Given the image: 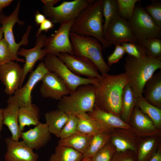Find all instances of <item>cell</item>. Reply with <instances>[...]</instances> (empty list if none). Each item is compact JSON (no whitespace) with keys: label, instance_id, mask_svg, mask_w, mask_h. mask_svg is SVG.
Listing matches in <instances>:
<instances>
[{"label":"cell","instance_id":"cell-1","mask_svg":"<svg viewBox=\"0 0 161 161\" xmlns=\"http://www.w3.org/2000/svg\"><path fill=\"white\" fill-rule=\"evenodd\" d=\"M125 72L111 75H100L93 84L95 95V106L104 111L120 117L122 96L125 86L128 83Z\"/></svg>","mask_w":161,"mask_h":161},{"label":"cell","instance_id":"cell-2","mask_svg":"<svg viewBox=\"0 0 161 161\" xmlns=\"http://www.w3.org/2000/svg\"><path fill=\"white\" fill-rule=\"evenodd\" d=\"M161 69V58L146 56L138 58L128 55L125 59V73L136 98L143 96L145 83L155 72Z\"/></svg>","mask_w":161,"mask_h":161},{"label":"cell","instance_id":"cell-3","mask_svg":"<svg viewBox=\"0 0 161 161\" xmlns=\"http://www.w3.org/2000/svg\"><path fill=\"white\" fill-rule=\"evenodd\" d=\"M103 0H94L75 18L70 31L98 40L103 49L108 47L103 34Z\"/></svg>","mask_w":161,"mask_h":161},{"label":"cell","instance_id":"cell-4","mask_svg":"<svg viewBox=\"0 0 161 161\" xmlns=\"http://www.w3.org/2000/svg\"><path fill=\"white\" fill-rule=\"evenodd\" d=\"M69 37L74 55L83 57L93 62L101 75L108 73L110 68L105 61L103 55V46L95 38L71 32Z\"/></svg>","mask_w":161,"mask_h":161},{"label":"cell","instance_id":"cell-5","mask_svg":"<svg viewBox=\"0 0 161 161\" xmlns=\"http://www.w3.org/2000/svg\"><path fill=\"white\" fill-rule=\"evenodd\" d=\"M95 103L94 88L89 84L80 86L69 95L64 96L57 107L68 115L77 116L92 111Z\"/></svg>","mask_w":161,"mask_h":161},{"label":"cell","instance_id":"cell-6","mask_svg":"<svg viewBox=\"0 0 161 161\" xmlns=\"http://www.w3.org/2000/svg\"><path fill=\"white\" fill-rule=\"evenodd\" d=\"M136 4L131 18L127 22L137 40L161 38V27L157 25L142 6Z\"/></svg>","mask_w":161,"mask_h":161},{"label":"cell","instance_id":"cell-7","mask_svg":"<svg viewBox=\"0 0 161 161\" xmlns=\"http://www.w3.org/2000/svg\"><path fill=\"white\" fill-rule=\"evenodd\" d=\"M44 64L50 72L55 74L65 83L71 93L79 86L96 83L97 78H84L71 72L56 55L47 54L44 58Z\"/></svg>","mask_w":161,"mask_h":161},{"label":"cell","instance_id":"cell-8","mask_svg":"<svg viewBox=\"0 0 161 161\" xmlns=\"http://www.w3.org/2000/svg\"><path fill=\"white\" fill-rule=\"evenodd\" d=\"M93 0H75L64 1L54 7L44 6L43 12L46 17L54 23H60L75 19L79 13Z\"/></svg>","mask_w":161,"mask_h":161},{"label":"cell","instance_id":"cell-9","mask_svg":"<svg viewBox=\"0 0 161 161\" xmlns=\"http://www.w3.org/2000/svg\"><path fill=\"white\" fill-rule=\"evenodd\" d=\"M20 7V2L19 1L12 13L9 16H6L3 14H0V23L3 32L4 38L9 44L13 54L18 56L17 52L20 46L22 45L27 46L29 43L28 38L32 29V27L29 25L22 36L21 41L16 43L14 38L13 28L16 23L19 25L24 24V22L19 20L18 16Z\"/></svg>","mask_w":161,"mask_h":161},{"label":"cell","instance_id":"cell-10","mask_svg":"<svg viewBox=\"0 0 161 161\" xmlns=\"http://www.w3.org/2000/svg\"><path fill=\"white\" fill-rule=\"evenodd\" d=\"M74 19L61 23L55 32L47 37L45 41L44 49L47 54L56 55L60 53L65 52L74 55L69 34Z\"/></svg>","mask_w":161,"mask_h":161},{"label":"cell","instance_id":"cell-11","mask_svg":"<svg viewBox=\"0 0 161 161\" xmlns=\"http://www.w3.org/2000/svg\"><path fill=\"white\" fill-rule=\"evenodd\" d=\"M48 72L44 61H42L31 72L24 85L18 89L13 96H10L8 98L7 103H16L20 108L31 107L32 104L31 96L32 90L35 85Z\"/></svg>","mask_w":161,"mask_h":161},{"label":"cell","instance_id":"cell-12","mask_svg":"<svg viewBox=\"0 0 161 161\" xmlns=\"http://www.w3.org/2000/svg\"><path fill=\"white\" fill-rule=\"evenodd\" d=\"M104 38L108 47L113 45H121L124 43L137 41L127 21L121 18L118 13L110 24Z\"/></svg>","mask_w":161,"mask_h":161},{"label":"cell","instance_id":"cell-13","mask_svg":"<svg viewBox=\"0 0 161 161\" xmlns=\"http://www.w3.org/2000/svg\"><path fill=\"white\" fill-rule=\"evenodd\" d=\"M56 55L76 75H83L91 78L100 76L96 65L86 58L65 52L60 53Z\"/></svg>","mask_w":161,"mask_h":161},{"label":"cell","instance_id":"cell-14","mask_svg":"<svg viewBox=\"0 0 161 161\" xmlns=\"http://www.w3.org/2000/svg\"><path fill=\"white\" fill-rule=\"evenodd\" d=\"M47 37L45 34H41L37 37L35 46L30 49L21 48L17 52V55L24 57L25 63L23 68V73L20 80L19 88L23 85L25 78L29 72H32L35 63L38 60H42L47 54L44 47Z\"/></svg>","mask_w":161,"mask_h":161},{"label":"cell","instance_id":"cell-15","mask_svg":"<svg viewBox=\"0 0 161 161\" xmlns=\"http://www.w3.org/2000/svg\"><path fill=\"white\" fill-rule=\"evenodd\" d=\"M41 80L40 92L44 98L59 100L64 96L71 93L65 83L54 73L48 72Z\"/></svg>","mask_w":161,"mask_h":161},{"label":"cell","instance_id":"cell-16","mask_svg":"<svg viewBox=\"0 0 161 161\" xmlns=\"http://www.w3.org/2000/svg\"><path fill=\"white\" fill-rule=\"evenodd\" d=\"M7 151L6 161H38L39 156L23 140L15 141L11 137L5 139Z\"/></svg>","mask_w":161,"mask_h":161},{"label":"cell","instance_id":"cell-17","mask_svg":"<svg viewBox=\"0 0 161 161\" xmlns=\"http://www.w3.org/2000/svg\"><path fill=\"white\" fill-rule=\"evenodd\" d=\"M22 73V68L13 61L0 66V80L5 86L7 95L11 96L19 88Z\"/></svg>","mask_w":161,"mask_h":161},{"label":"cell","instance_id":"cell-18","mask_svg":"<svg viewBox=\"0 0 161 161\" xmlns=\"http://www.w3.org/2000/svg\"><path fill=\"white\" fill-rule=\"evenodd\" d=\"M51 134L47 124L40 122L34 128L23 131L21 138L30 148L38 150L49 143Z\"/></svg>","mask_w":161,"mask_h":161},{"label":"cell","instance_id":"cell-19","mask_svg":"<svg viewBox=\"0 0 161 161\" xmlns=\"http://www.w3.org/2000/svg\"><path fill=\"white\" fill-rule=\"evenodd\" d=\"M96 121L103 130L109 132L114 128L129 129L130 126L120 117L101 110L95 105L93 110L87 113Z\"/></svg>","mask_w":161,"mask_h":161},{"label":"cell","instance_id":"cell-20","mask_svg":"<svg viewBox=\"0 0 161 161\" xmlns=\"http://www.w3.org/2000/svg\"><path fill=\"white\" fill-rule=\"evenodd\" d=\"M143 96L148 102L161 109V71L154 73L146 82L144 87Z\"/></svg>","mask_w":161,"mask_h":161},{"label":"cell","instance_id":"cell-21","mask_svg":"<svg viewBox=\"0 0 161 161\" xmlns=\"http://www.w3.org/2000/svg\"><path fill=\"white\" fill-rule=\"evenodd\" d=\"M7 103V107L4 109L3 125L7 127L11 134V137L13 139L18 141L23 132L20 128L18 122L20 107L16 103Z\"/></svg>","mask_w":161,"mask_h":161},{"label":"cell","instance_id":"cell-22","mask_svg":"<svg viewBox=\"0 0 161 161\" xmlns=\"http://www.w3.org/2000/svg\"><path fill=\"white\" fill-rule=\"evenodd\" d=\"M93 136L78 132L64 139H60L58 145L72 148L82 154L88 149Z\"/></svg>","mask_w":161,"mask_h":161},{"label":"cell","instance_id":"cell-23","mask_svg":"<svg viewBox=\"0 0 161 161\" xmlns=\"http://www.w3.org/2000/svg\"><path fill=\"white\" fill-rule=\"evenodd\" d=\"M44 117L50 133L58 137L67 121L69 115L57 109L47 112Z\"/></svg>","mask_w":161,"mask_h":161},{"label":"cell","instance_id":"cell-24","mask_svg":"<svg viewBox=\"0 0 161 161\" xmlns=\"http://www.w3.org/2000/svg\"><path fill=\"white\" fill-rule=\"evenodd\" d=\"M40 117L39 108L35 104L32 103L30 107H20L18 122L21 131H23L26 126L37 125L40 122Z\"/></svg>","mask_w":161,"mask_h":161},{"label":"cell","instance_id":"cell-25","mask_svg":"<svg viewBox=\"0 0 161 161\" xmlns=\"http://www.w3.org/2000/svg\"><path fill=\"white\" fill-rule=\"evenodd\" d=\"M136 98L135 97L129 85L125 86L122 96V109L120 118L128 123L134 109L136 106Z\"/></svg>","mask_w":161,"mask_h":161},{"label":"cell","instance_id":"cell-26","mask_svg":"<svg viewBox=\"0 0 161 161\" xmlns=\"http://www.w3.org/2000/svg\"><path fill=\"white\" fill-rule=\"evenodd\" d=\"M136 106L152 121L157 128L161 126V109L148 102L143 96L136 98Z\"/></svg>","mask_w":161,"mask_h":161},{"label":"cell","instance_id":"cell-27","mask_svg":"<svg viewBox=\"0 0 161 161\" xmlns=\"http://www.w3.org/2000/svg\"><path fill=\"white\" fill-rule=\"evenodd\" d=\"M135 128L143 132H151L155 131L157 128L151 119L143 113L135 106L131 115L130 119Z\"/></svg>","mask_w":161,"mask_h":161},{"label":"cell","instance_id":"cell-28","mask_svg":"<svg viewBox=\"0 0 161 161\" xmlns=\"http://www.w3.org/2000/svg\"><path fill=\"white\" fill-rule=\"evenodd\" d=\"M76 116L78 118V132L93 136L101 131H104L87 113L81 114Z\"/></svg>","mask_w":161,"mask_h":161},{"label":"cell","instance_id":"cell-29","mask_svg":"<svg viewBox=\"0 0 161 161\" xmlns=\"http://www.w3.org/2000/svg\"><path fill=\"white\" fill-rule=\"evenodd\" d=\"M82 154L73 149L57 145L48 161H80Z\"/></svg>","mask_w":161,"mask_h":161},{"label":"cell","instance_id":"cell-30","mask_svg":"<svg viewBox=\"0 0 161 161\" xmlns=\"http://www.w3.org/2000/svg\"><path fill=\"white\" fill-rule=\"evenodd\" d=\"M109 132L103 131L94 135L86 151L82 154L83 159L92 157L109 142Z\"/></svg>","mask_w":161,"mask_h":161},{"label":"cell","instance_id":"cell-31","mask_svg":"<svg viewBox=\"0 0 161 161\" xmlns=\"http://www.w3.org/2000/svg\"><path fill=\"white\" fill-rule=\"evenodd\" d=\"M146 56L154 58H161V40L152 38L137 40Z\"/></svg>","mask_w":161,"mask_h":161},{"label":"cell","instance_id":"cell-32","mask_svg":"<svg viewBox=\"0 0 161 161\" xmlns=\"http://www.w3.org/2000/svg\"><path fill=\"white\" fill-rule=\"evenodd\" d=\"M102 12L104 18V37L110 24L118 13L117 0H103Z\"/></svg>","mask_w":161,"mask_h":161},{"label":"cell","instance_id":"cell-33","mask_svg":"<svg viewBox=\"0 0 161 161\" xmlns=\"http://www.w3.org/2000/svg\"><path fill=\"white\" fill-rule=\"evenodd\" d=\"M118 13L120 17L127 21L130 19L134 11L135 6L139 0H117Z\"/></svg>","mask_w":161,"mask_h":161},{"label":"cell","instance_id":"cell-34","mask_svg":"<svg viewBox=\"0 0 161 161\" xmlns=\"http://www.w3.org/2000/svg\"><path fill=\"white\" fill-rule=\"evenodd\" d=\"M14 61L22 62L25 60L16 56L13 53L10 46L4 38L0 40V66L8 62Z\"/></svg>","mask_w":161,"mask_h":161},{"label":"cell","instance_id":"cell-35","mask_svg":"<svg viewBox=\"0 0 161 161\" xmlns=\"http://www.w3.org/2000/svg\"><path fill=\"white\" fill-rule=\"evenodd\" d=\"M78 118L75 115H69L68 120L61 131L58 137L60 139L69 137L78 132L77 126Z\"/></svg>","mask_w":161,"mask_h":161},{"label":"cell","instance_id":"cell-36","mask_svg":"<svg viewBox=\"0 0 161 161\" xmlns=\"http://www.w3.org/2000/svg\"><path fill=\"white\" fill-rule=\"evenodd\" d=\"M112 144L117 152H123L128 150L135 151L134 144L126 138L120 135H115L112 138Z\"/></svg>","mask_w":161,"mask_h":161},{"label":"cell","instance_id":"cell-37","mask_svg":"<svg viewBox=\"0 0 161 161\" xmlns=\"http://www.w3.org/2000/svg\"><path fill=\"white\" fill-rule=\"evenodd\" d=\"M108 142L91 158L92 161H111L115 153V149Z\"/></svg>","mask_w":161,"mask_h":161},{"label":"cell","instance_id":"cell-38","mask_svg":"<svg viewBox=\"0 0 161 161\" xmlns=\"http://www.w3.org/2000/svg\"><path fill=\"white\" fill-rule=\"evenodd\" d=\"M144 9L154 23L161 27V3L153 1L151 4L146 6Z\"/></svg>","mask_w":161,"mask_h":161},{"label":"cell","instance_id":"cell-39","mask_svg":"<svg viewBox=\"0 0 161 161\" xmlns=\"http://www.w3.org/2000/svg\"><path fill=\"white\" fill-rule=\"evenodd\" d=\"M125 53L134 57L140 58L145 57V55L143 50L137 41L134 42H126L123 43Z\"/></svg>","mask_w":161,"mask_h":161},{"label":"cell","instance_id":"cell-40","mask_svg":"<svg viewBox=\"0 0 161 161\" xmlns=\"http://www.w3.org/2000/svg\"><path fill=\"white\" fill-rule=\"evenodd\" d=\"M155 140L154 139L148 140L143 142L139 148L137 161H145L152 150Z\"/></svg>","mask_w":161,"mask_h":161},{"label":"cell","instance_id":"cell-41","mask_svg":"<svg viewBox=\"0 0 161 161\" xmlns=\"http://www.w3.org/2000/svg\"><path fill=\"white\" fill-rule=\"evenodd\" d=\"M115 46V48L112 53L107 57L108 64L109 66L117 63L125 53L121 45L117 44Z\"/></svg>","mask_w":161,"mask_h":161},{"label":"cell","instance_id":"cell-42","mask_svg":"<svg viewBox=\"0 0 161 161\" xmlns=\"http://www.w3.org/2000/svg\"><path fill=\"white\" fill-rule=\"evenodd\" d=\"M111 161H135L133 154L127 151L115 152Z\"/></svg>","mask_w":161,"mask_h":161},{"label":"cell","instance_id":"cell-43","mask_svg":"<svg viewBox=\"0 0 161 161\" xmlns=\"http://www.w3.org/2000/svg\"><path fill=\"white\" fill-rule=\"evenodd\" d=\"M54 26V24L52 22L48 19H46L40 25V27L36 32V37L41 34L42 31H47L52 28Z\"/></svg>","mask_w":161,"mask_h":161},{"label":"cell","instance_id":"cell-44","mask_svg":"<svg viewBox=\"0 0 161 161\" xmlns=\"http://www.w3.org/2000/svg\"><path fill=\"white\" fill-rule=\"evenodd\" d=\"M46 19L44 15L41 14L38 11H36L35 16V20L37 25H40Z\"/></svg>","mask_w":161,"mask_h":161},{"label":"cell","instance_id":"cell-45","mask_svg":"<svg viewBox=\"0 0 161 161\" xmlns=\"http://www.w3.org/2000/svg\"><path fill=\"white\" fill-rule=\"evenodd\" d=\"M13 1L12 0H0V14L3 9L9 6Z\"/></svg>","mask_w":161,"mask_h":161},{"label":"cell","instance_id":"cell-46","mask_svg":"<svg viewBox=\"0 0 161 161\" xmlns=\"http://www.w3.org/2000/svg\"><path fill=\"white\" fill-rule=\"evenodd\" d=\"M59 0H42L41 1L44 4V6L46 7L54 6V5L59 2Z\"/></svg>","mask_w":161,"mask_h":161},{"label":"cell","instance_id":"cell-47","mask_svg":"<svg viewBox=\"0 0 161 161\" xmlns=\"http://www.w3.org/2000/svg\"><path fill=\"white\" fill-rule=\"evenodd\" d=\"M149 161H161V152L159 150L154 154Z\"/></svg>","mask_w":161,"mask_h":161},{"label":"cell","instance_id":"cell-48","mask_svg":"<svg viewBox=\"0 0 161 161\" xmlns=\"http://www.w3.org/2000/svg\"><path fill=\"white\" fill-rule=\"evenodd\" d=\"M4 109L0 108V140L1 138V133L3 125Z\"/></svg>","mask_w":161,"mask_h":161},{"label":"cell","instance_id":"cell-49","mask_svg":"<svg viewBox=\"0 0 161 161\" xmlns=\"http://www.w3.org/2000/svg\"><path fill=\"white\" fill-rule=\"evenodd\" d=\"M3 32L1 26H0V40L3 38Z\"/></svg>","mask_w":161,"mask_h":161},{"label":"cell","instance_id":"cell-50","mask_svg":"<svg viewBox=\"0 0 161 161\" xmlns=\"http://www.w3.org/2000/svg\"><path fill=\"white\" fill-rule=\"evenodd\" d=\"M80 161H92L90 158H83Z\"/></svg>","mask_w":161,"mask_h":161}]
</instances>
